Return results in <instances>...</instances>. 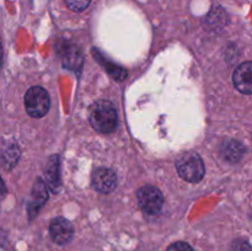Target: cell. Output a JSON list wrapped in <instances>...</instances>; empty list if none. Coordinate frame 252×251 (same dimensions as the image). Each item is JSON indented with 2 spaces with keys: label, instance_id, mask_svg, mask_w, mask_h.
Masks as SVG:
<instances>
[{
  "label": "cell",
  "instance_id": "4fadbf2b",
  "mask_svg": "<svg viewBox=\"0 0 252 251\" xmlns=\"http://www.w3.org/2000/svg\"><path fill=\"white\" fill-rule=\"evenodd\" d=\"M20 157V150L17 148V145L11 144L9 147H6L4 149L1 154V160H2V164L5 165V167H12L17 162Z\"/></svg>",
  "mask_w": 252,
  "mask_h": 251
},
{
  "label": "cell",
  "instance_id": "277c9868",
  "mask_svg": "<svg viewBox=\"0 0 252 251\" xmlns=\"http://www.w3.org/2000/svg\"><path fill=\"white\" fill-rule=\"evenodd\" d=\"M137 199L140 209L149 216L159 213L164 204V196L161 191L152 185H147L138 189Z\"/></svg>",
  "mask_w": 252,
  "mask_h": 251
},
{
  "label": "cell",
  "instance_id": "8992f818",
  "mask_svg": "<svg viewBox=\"0 0 252 251\" xmlns=\"http://www.w3.org/2000/svg\"><path fill=\"white\" fill-rule=\"evenodd\" d=\"M93 187L101 193H111L117 187V176L110 169H96L93 174Z\"/></svg>",
  "mask_w": 252,
  "mask_h": 251
},
{
  "label": "cell",
  "instance_id": "ba28073f",
  "mask_svg": "<svg viewBox=\"0 0 252 251\" xmlns=\"http://www.w3.org/2000/svg\"><path fill=\"white\" fill-rule=\"evenodd\" d=\"M221 157L226 160V161L231 162H238L240 161L241 157H244V153H245V148L241 144L240 142L235 139H228L221 144L220 148Z\"/></svg>",
  "mask_w": 252,
  "mask_h": 251
},
{
  "label": "cell",
  "instance_id": "6da1fadb",
  "mask_svg": "<svg viewBox=\"0 0 252 251\" xmlns=\"http://www.w3.org/2000/svg\"><path fill=\"white\" fill-rule=\"evenodd\" d=\"M90 122L94 129L98 133H112L118 125V116L115 106L106 100L95 102L90 110Z\"/></svg>",
  "mask_w": 252,
  "mask_h": 251
},
{
  "label": "cell",
  "instance_id": "2e32d148",
  "mask_svg": "<svg viewBox=\"0 0 252 251\" xmlns=\"http://www.w3.org/2000/svg\"><path fill=\"white\" fill-rule=\"evenodd\" d=\"M229 251H251V245L245 239H236L231 243Z\"/></svg>",
  "mask_w": 252,
  "mask_h": 251
},
{
  "label": "cell",
  "instance_id": "52a82bcc",
  "mask_svg": "<svg viewBox=\"0 0 252 251\" xmlns=\"http://www.w3.org/2000/svg\"><path fill=\"white\" fill-rule=\"evenodd\" d=\"M233 83L240 93L252 94V63L250 61L240 64L233 74Z\"/></svg>",
  "mask_w": 252,
  "mask_h": 251
},
{
  "label": "cell",
  "instance_id": "9a60e30c",
  "mask_svg": "<svg viewBox=\"0 0 252 251\" xmlns=\"http://www.w3.org/2000/svg\"><path fill=\"white\" fill-rule=\"evenodd\" d=\"M64 2L71 11L80 12L84 11L90 5L91 0H64Z\"/></svg>",
  "mask_w": 252,
  "mask_h": 251
},
{
  "label": "cell",
  "instance_id": "7a4b0ae2",
  "mask_svg": "<svg viewBox=\"0 0 252 251\" xmlns=\"http://www.w3.org/2000/svg\"><path fill=\"white\" fill-rule=\"evenodd\" d=\"M175 164L179 175L186 181L196 184L203 179L206 169H204L203 160L196 152L182 153L177 157Z\"/></svg>",
  "mask_w": 252,
  "mask_h": 251
},
{
  "label": "cell",
  "instance_id": "5b68a950",
  "mask_svg": "<svg viewBox=\"0 0 252 251\" xmlns=\"http://www.w3.org/2000/svg\"><path fill=\"white\" fill-rule=\"evenodd\" d=\"M49 234H51V238L54 243L58 244V245H65L73 239L74 226L68 219L58 217L51 221Z\"/></svg>",
  "mask_w": 252,
  "mask_h": 251
},
{
  "label": "cell",
  "instance_id": "8fae6325",
  "mask_svg": "<svg viewBox=\"0 0 252 251\" xmlns=\"http://www.w3.org/2000/svg\"><path fill=\"white\" fill-rule=\"evenodd\" d=\"M64 65L69 69H80L83 65V57L76 47H71L64 56Z\"/></svg>",
  "mask_w": 252,
  "mask_h": 251
},
{
  "label": "cell",
  "instance_id": "5bb4252c",
  "mask_svg": "<svg viewBox=\"0 0 252 251\" xmlns=\"http://www.w3.org/2000/svg\"><path fill=\"white\" fill-rule=\"evenodd\" d=\"M100 62H101V64L103 65V68L107 70V73L110 74L113 79H116V80H118V81L126 79V76H127V71H126L125 69H122L121 66L116 65V64L111 63V62L106 61V59L105 61H103V59L101 61L100 59Z\"/></svg>",
  "mask_w": 252,
  "mask_h": 251
},
{
  "label": "cell",
  "instance_id": "30bf717a",
  "mask_svg": "<svg viewBox=\"0 0 252 251\" xmlns=\"http://www.w3.org/2000/svg\"><path fill=\"white\" fill-rule=\"evenodd\" d=\"M47 185L46 182L42 181L41 179L37 180L36 182H34V186H33V189H32V202L31 204L32 206H34V211H38L39 207L43 206L44 202L48 199V192H47Z\"/></svg>",
  "mask_w": 252,
  "mask_h": 251
},
{
  "label": "cell",
  "instance_id": "e0dca14e",
  "mask_svg": "<svg viewBox=\"0 0 252 251\" xmlns=\"http://www.w3.org/2000/svg\"><path fill=\"white\" fill-rule=\"evenodd\" d=\"M167 251H193V249L191 248V245L185 241H177V243L171 244V245L167 248Z\"/></svg>",
  "mask_w": 252,
  "mask_h": 251
},
{
  "label": "cell",
  "instance_id": "d6986e66",
  "mask_svg": "<svg viewBox=\"0 0 252 251\" xmlns=\"http://www.w3.org/2000/svg\"><path fill=\"white\" fill-rule=\"evenodd\" d=\"M1 59H2V49H1V46H0V66H1Z\"/></svg>",
  "mask_w": 252,
  "mask_h": 251
},
{
  "label": "cell",
  "instance_id": "7c38bea8",
  "mask_svg": "<svg viewBox=\"0 0 252 251\" xmlns=\"http://www.w3.org/2000/svg\"><path fill=\"white\" fill-rule=\"evenodd\" d=\"M226 22V14L221 7H214L206 17V24L209 27H223Z\"/></svg>",
  "mask_w": 252,
  "mask_h": 251
},
{
  "label": "cell",
  "instance_id": "3957f363",
  "mask_svg": "<svg viewBox=\"0 0 252 251\" xmlns=\"http://www.w3.org/2000/svg\"><path fill=\"white\" fill-rule=\"evenodd\" d=\"M51 106V98L48 93L41 86H32L25 95V107L27 113L33 118H41L46 116Z\"/></svg>",
  "mask_w": 252,
  "mask_h": 251
},
{
  "label": "cell",
  "instance_id": "ac0fdd59",
  "mask_svg": "<svg viewBox=\"0 0 252 251\" xmlns=\"http://www.w3.org/2000/svg\"><path fill=\"white\" fill-rule=\"evenodd\" d=\"M6 186H5L4 181H2V179L0 177V201L4 199V197L6 196Z\"/></svg>",
  "mask_w": 252,
  "mask_h": 251
},
{
  "label": "cell",
  "instance_id": "9c48e42d",
  "mask_svg": "<svg viewBox=\"0 0 252 251\" xmlns=\"http://www.w3.org/2000/svg\"><path fill=\"white\" fill-rule=\"evenodd\" d=\"M44 174H46L44 175L46 184L51 188V191H58L59 186H61V171H59V157L57 155L49 157Z\"/></svg>",
  "mask_w": 252,
  "mask_h": 251
}]
</instances>
